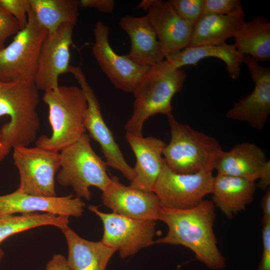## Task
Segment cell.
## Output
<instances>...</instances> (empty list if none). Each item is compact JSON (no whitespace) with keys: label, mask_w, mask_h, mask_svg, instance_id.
Returning <instances> with one entry per match:
<instances>
[{"label":"cell","mask_w":270,"mask_h":270,"mask_svg":"<svg viewBox=\"0 0 270 270\" xmlns=\"http://www.w3.org/2000/svg\"><path fill=\"white\" fill-rule=\"evenodd\" d=\"M4 256V252L1 248H0V261L2 260Z\"/></svg>","instance_id":"39"},{"label":"cell","mask_w":270,"mask_h":270,"mask_svg":"<svg viewBox=\"0 0 270 270\" xmlns=\"http://www.w3.org/2000/svg\"><path fill=\"white\" fill-rule=\"evenodd\" d=\"M261 206L263 213L262 222L270 220V186L266 190Z\"/></svg>","instance_id":"36"},{"label":"cell","mask_w":270,"mask_h":270,"mask_svg":"<svg viewBox=\"0 0 270 270\" xmlns=\"http://www.w3.org/2000/svg\"><path fill=\"white\" fill-rule=\"evenodd\" d=\"M38 91L34 82L0 81V116L10 119L0 130L11 148L28 146L36 139L40 125Z\"/></svg>","instance_id":"5"},{"label":"cell","mask_w":270,"mask_h":270,"mask_svg":"<svg viewBox=\"0 0 270 270\" xmlns=\"http://www.w3.org/2000/svg\"><path fill=\"white\" fill-rule=\"evenodd\" d=\"M126 138L136 158V176L130 186L151 192L162 169V152L166 144L156 138L136 136L128 133Z\"/></svg>","instance_id":"18"},{"label":"cell","mask_w":270,"mask_h":270,"mask_svg":"<svg viewBox=\"0 0 270 270\" xmlns=\"http://www.w3.org/2000/svg\"><path fill=\"white\" fill-rule=\"evenodd\" d=\"M168 118L170 140L162 152L167 166L181 174L212 172L224 152L218 140L179 122L172 114Z\"/></svg>","instance_id":"4"},{"label":"cell","mask_w":270,"mask_h":270,"mask_svg":"<svg viewBox=\"0 0 270 270\" xmlns=\"http://www.w3.org/2000/svg\"><path fill=\"white\" fill-rule=\"evenodd\" d=\"M14 163L20 177L18 191L32 196H56L54 178L60 167L58 152L34 147L14 148Z\"/></svg>","instance_id":"8"},{"label":"cell","mask_w":270,"mask_h":270,"mask_svg":"<svg viewBox=\"0 0 270 270\" xmlns=\"http://www.w3.org/2000/svg\"><path fill=\"white\" fill-rule=\"evenodd\" d=\"M28 16L26 26L0 50V81L34 82L40 50L48 32L38 24L30 10Z\"/></svg>","instance_id":"7"},{"label":"cell","mask_w":270,"mask_h":270,"mask_svg":"<svg viewBox=\"0 0 270 270\" xmlns=\"http://www.w3.org/2000/svg\"><path fill=\"white\" fill-rule=\"evenodd\" d=\"M68 216L49 213L0 215V244L19 232L43 226H54L60 230L68 226Z\"/></svg>","instance_id":"27"},{"label":"cell","mask_w":270,"mask_h":270,"mask_svg":"<svg viewBox=\"0 0 270 270\" xmlns=\"http://www.w3.org/2000/svg\"><path fill=\"white\" fill-rule=\"evenodd\" d=\"M146 17L165 58L188 46L193 26L184 20L168 1L154 0Z\"/></svg>","instance_id":"16"},{"label":"cell","mask_w":270,"mask_h":270,"mask_svg":"<svg viewBox=\"0 0 270 270\" xmlns=\"http://www.w3.org/2000/svg\"><path fill=\"white\" fill-rule=\"evenodd\" d=\"M204 14L232 16L244 13L240 0H203Z\"/></svg>","instance_id":"29"},{"label":"cell","mask_w":270,"mask_h":270,"mask_svg":"<svg viewBox=\"0 0 270 270\" xmlns=\"http://www.w3.org/2000/svg\"><path fill=\"white\" fill-rule=\"evenodd\" d=\"M80 5L82 8H94L99 12L107 14L112 13L115 2L114 0H80Z\"/></svg>","instance_id":"33"},{"label":"cell","mask_w":270,"mask_h":270,"mask_svg":"<svg viewBox=\"0 0 270 270\" xmlns=\"http://www.w3.org/2000/svg\"><path fill=\"white\" fill-rule=\"evenodd\" d=\"M42 100L48 108L52 133L40 136L36 146L55 152L61 151L86 133L84 118L88 108L80 88L62 86L45 92Z\"/></svg>","instance_id":"3"},{"label":"cell","mask_w":270,"mask_h":270,"mask_svg":"<svg viewBox=\"0 0 270 270\" xmlns=\"http://www.w3.org/2000/svg\"><path fill=\"white\" fill-rule=\"evenodd\" d=\"M30 11L48 34L53 33L65 23L74 26L78 16V0H29Z\"/></svg>","instance_id":"26"},{"label":"cell","mask_w":270,"mask_h":270,"mask_svg":"<svg viewBox=\"0 0 270 270\" xmlns=\"http://www.w3.org/2000/svg\"><path fill=\"white\" fill-rule=\"evenodd\" d=\"M46 270H70L66 258L62 254H56L47 263Z\"/></svg>","instance_id":"34"},{"label":"cell","mask_w":270,"mask_h":270,"mask_svg":"<svg viewBox=\"0 0 270 270\" xmlns=\"http://www.w3.org/2000/svg\"><path fill=\"white\" fill-rule=\"evenodd\" d=\"M60 167L56 178L63 186H70L76 197L89 200L90 188L104 192L112 181L106 164L92 149L88 134L84 133L74 143L60 152Z\"/></svg>","instance_id":"6"},{"label":"cell","mask_w":270,"mask_h":270,"mask_svg":"<svg viewBox=\"0 0 270 270\" xmlns=\"http://www.w3.org/2000/svg\"><path fill=\"white\" fill-rule=\"evenodd\" d=\"M109 30L108 26L100 21L95 24L93 55L116 89L133 93L151 66L138 64L126 54L120 56L114 52L109 43Z\"/></svg>","instance_id":"12"},{"label":"cell","mask_w":270,"mask_h":270,"mask_svg":"<svg viewBox=\"0 0 270 270\" xmlns=\"http://www.w3.org/2000/svg\"><path fill=\"white\" fill-rule=\"evenodd\" d=\"M11 149V147L4 140L0 130V162L8 154Z\"/></svg>","instance_id":"37"},{"label":"cell","mask_w":270,"mask_h":270,"mask_svg":"<svg viewBox=\"0 0 270 270\" xmlns=\"http://www.w3.org/2000/svg\"><path fill=\"white\" fill-rule=\"evenodd\" d=\"M215 207L212 201L204 200L188 209L163 207L160 220L166 224L168 230L154 244L182 245L192 251L196 259L208 268H224L226 260L218 248L214 230Z\"/></svg>","instance_id":"1"},{"label":"cell","mask_w":270,"mask_h":270,"mask_svg":"<svg viewBox=\"0 0 270 270\" xmlns=\"http://www.w3.org/2000/svg\"><path fill=\"white\" fill-rule=\"evenodd\" d=\"M154 0H143L138 6V8H142L148 11L152 6Z\"/></svg>","instance_id":"38"},{"label":"cell","mask_w":270,"mask_h":270,"mask_svg":"<svg viewBox=\"0 0 270 270\" xmlns=\"http://www.w3.org/2000/svg\"><path fill=\"white\" fill-rule=\"evenodd\" d=\"M88 208L103 224L101 242L118 250L122 258L132 256L140 249L154 244L156 221L138 220L113 212H102L94 206H90Z\"/></svg>","instance_id":"11"},{"label":"cell","mask_w":270,"mask_h":270,"mask_svg":"<svg viewBox=\"0 0 270 270\" xmlns=\"http://www.w3.org/2000/svg\"><path fill=\"white\" fill-rule=\"evenodd\" d=\"M242 62L249 70L254 88L250 94L236 102L226 116L230 119L248 122L252 128L260 130L270 114V68L261 66L247 55L243 56Z\"/></svg>","instance_id":"14"},{"label":"cell","mask_w":270,"mask_h":270,"mask_svg":"<svg viewBox=\"0 0 270 270\" xmlns=\"http://www.w3.org/2000/svg\"><path fill=\"white\" fill-rule=\"evenodd\" d=\"M209 57L218 58L224 62L227 72L232 80L240 77L243 56L234 44L188 46L165 58L174 68H180L188 65L195 66L202 60Z\"/></svg>","instance_id":"23"},{"label":"cell","mask_w":270,"mask_h":270,"mask_svg":"<svg viewBox=\"0 0 270 270\" xmlns=\"http://www.w3.org/2000/svg\"><path fill=\"white\" fill-rule=\"evenodd\" d=\"M119 26L130 38V50L126 56L131 60L148 66L164 60L165 56L146 16L126 15L120 20Z\"/></svg>","instance_id":"19"},{"label":"cell","mask_w":270,"mask_h":270,"mask_svg":"<svg viewBox=\"0 0 270 270\" xmlns=\"http://www.w3.org/2000/svg\"><path fill=\"white\" fill-rule=\"evenodd\" d=\"M266 161L260 148L252 143L242 142L228 152L224 151L215 169L218 175L242 178L255 182Z\"/></svg>","instance_id":"20"},{"label":"cell","mask_w":270,"mask_h":270,"mask_svg":"<svg viewBox=\"0 0 270 270\" xmlns=\"http://www.w3.org/2000/svg\"><path fill=\"white\" fill-rule=\"evenodd\" d=\"M20 30L17 20L0 6V50L3 49L6 39Z\"/></svg>","instance_id":"31"},{"label":"cell","mask_w":270,"mask_h":270,"mask_svg":"<svg viewBox=\"0 0 270 270\" xmlns=\"http://www.w3.org/2000/svg\"><path fill=\"white\" fill-rule=\"evenodd\" d=\"M262 254L258 270H270V220L262 222Z\"/></svg>","instance_id":"32"},{"label":"cell","mask_w":270,"mask_h":270,"mask_svg":"<svg viewBox=\"0 0 270 270\" xmlns=\"http://www.w3.org/2000/svg\"><path fill=\"white\" fill-rule=\"evenodd\" d=\"M185 72L166 60L150 67L134 92L133 112L124 126L126 133L142 136L144 122L157 114H172V100L186 79Z\"/></svg>","instance_id":"2"},{"label":"cell","mask_w":270,"mask_h":270,"mask_svg":"<svg viewBox=\"0 0 270 270\" xmlns=\"http://www.w3.org/2000/svg\"><path fill=\"white\" fill-rule=\"evenodd\" d=\"M85 206V202L80 198H74L72 194L45 197L28 194L16 190L10 194L0 196V215L44 212L80 217Z\"/></svg>","instance_id":"17"},{"label":"cell","mask_w":270,"mask_h":270,"mask_svg":"<svg viewBox=\"0 0 270 270\" xmlns=\"http://www.w3.org/2000/svg\"><path fill=\"white\" fill-rule=\"evenodd\" d=\"M68 246L70 270H106L116 250L101 241L92 242L79 236L68 226L60 230Z\"/></svg>","instance_id":"21"},{"label":"cell","mask_w":270,"mask_h":270,"mask_svg":"<svg viewBox=\"0 0 270 270\" xmlns=\"http://www.w3.org/2000/svg\"><path fill=\"white\" fill-rule=\"evenodd\" d=\"M255 182L247 179L225 175L214 177L212 202L228 218L246 210L254 200Z\"/></svg>","instance_id":"22"},{"label":"cell","mask_w":270,"mask_h":270,"mask_svg":"<svg viewBox=\"0 0 270 270\" xmlns=\"http://www.w3.org/2000/svg\"><path fill=\"white\" fill-rule=\"evenodd\" d=\"M234 37V44L242 56H248L258 62L270 60V22L264 16L244 21Z\"/></svg>","instance_id":"25"},{"label":"cell","mask_w":270,"mask_h":270,"mask_svg":"<svg viewBox=\"0 0 270 270\" xmlns=\"http://www.w3.org/2000/svg\"><path fill=\"white\" fill-rule=\"evenodd\" d=\"M244 14L224 16L204 14L194 26L188 46L220 45L234 37L244 22Z\"/></svg>","instance_id":"24"},{"label":"cell","mask_w":270,"mask_h":270,"mask_svg":"<svg viewBox=\"0 0 270 270\" xmlns=\"http://www.w3.org/2000/svg\"><path fill=\"white\" fill-rule=\"evenodd\" d=\"M101 196L113 213L138 220H160L163 206L153 192H146L122 184L114 176Z\"/></svg>","instance_id":"15"},{"label":"cell","mask_w":270,"mask_h":270,"mask_svg":"<svg viewBox=\"0 0 270 270\" xmlns=\"http://www.w3.org/2000/svg\"><path fill=\"white\" fill-rule=\"evenodd\" d=\"M168 2L177 13L193 26L203 15V0H170Z\"/></svg>","instance_id":"28"},{"label":"cell","mask_w":270,"mask_h":270,"mask_svg":"<svg viewBox=\"0 0 270 270\" xmlns=\"http://www.w3.org/2000/svg\"><path fill=\"white\" fill-rule=\"evenodd\" d=\"M68 72L75 77L86 96L88 108L84 118L85 128L90 137L100 144L106 166L120 171L128 180H132L136 176L134 170L126 160L112 131L106 124L99 102L83 72L78 66H70Z\"/></svg>","instance_id":"10"},{"label":"cell","mask_w":270,"mask_h":270,"mask_svg":"<svg viewBox=\"0 0 270 270\" xmlns=\"http://www.w3.org/2000/svg\"><path fill=\"white\" fill-rule=\"evenodd\" d=\"M74 26L64 24L54 32L48 34L44 40L34 81L38 90L45 92L56 88L60 76L68 72Z\"/></svg>","instance_id":"13"},{"label":"cell","mask_w":270,"mask_h":270,"mask_svg":"<svg viewBox=\"0 0 270 270\" xmlns=\"http://www.w3.org/2000/svg\"><path fill=\"white\" fill-rule=\"evenodd\" d=\"M258 186L262 190H266L270 184V162L267 160L260 172Z\"/></svg>","instance_id":"35"},{"label":"cell","mask_w":270,"mask_h":270,"mask_svg":"<svg viewBox=\"0 0 270 270\" xmlns=\"http://www.w3.org/2000/svg\"><path fill=\"white\" fill-rule=\"evenodd\" d=\"M214 178L212 172L176 173L164 161L152 192L158 196L163 207L190 208L198 206L206 195L212 194Z\"/></svg>","instance_id":"9"},{"label":"cell","mask_w":270,"mask_h":270,"mask_svg":"<svg viewBox=\"0 0 270 270\" xmlns=\"http://www.w3.org/2000/svg\"><path fill=\"white\" fill-rule=\"evenodd\" d=\"M0 6L17 20L20 30L26 26L30 8L29 0H0Z\"/></svg>","instance_id":"30"}]
</instances>
